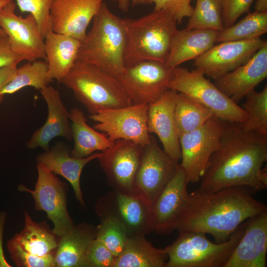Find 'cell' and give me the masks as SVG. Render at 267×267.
<instances>
[{
	"label": "cell",
	"instance_id": "6da1fadb",
	"mask_svg": "<svg viewBox=\"0 0 267 267\" xmlns=\"http://www.w3.org/2000/svg\"><path fill=\"white\" fill-rule=\"evenodd\" d=\"M267 136L245 131L240 123L226 121L218 149L200 179L199 193L242 186L253 193L267 188Z\"/></svg>",
	"mask_w": 267,
	"mask_h": 267
},
{
	"label": "cell",
	"instance_id": "7a4b0ae2",
	"mask_svg": "<svg viewBox=\"0 0 267 267\" xmlns=\"http://www.w3.org/2000/svg\"><path fill=\"white\" fill-rule=\"evenodd\" d=\"M246 187H226L214 192L189 193L176 230L209 234L215 242L228 240L249 218L267 211Z\"/></svg>",
	"mask_w": 267,
	"mask_h": 267
},
{
	"label": "cell",
	"instance_id": "3957f363",
	"mask_svg": "<svg viewBox=\"0 0 267 267\" xmlns=\"http://www.w3.org/2000/svg\"><path fill=\"white\" fill-rule=\"evenodd\" d=\"M92 21L90 31L81 42L77 60L117 78L126 67V38L122 18L112 13L104 2Z\"/></svg>",
	"mask_w": 267,
	"mask_h": 267
},
{
	"label": "cell",
	"instance_id": "277c9868",
	"mask_svg": "<svg viewBox=\"0 0 267 267\" xmlns=\"http://www.w3.org/2000/svg\"><path fill=\"white\" fill-rule=\"evenodd\" d=\"M126 44V66L145 61L165 63L177 22L165 10L153 11L137 19L122 18Z\"/></svg>",
	"mask_w": 267,
	"mask_h": 267
},
{
	"label": "cell",
	"instance_id": "5b68a950",
	"mask_svg": "<svg viewBox=\"0 0 267 267\" xmlns=\"http://www.w3.org/2000/svg\"><path fill=\"white\" fill-rule=\"evenodd\" d=\"M60 83L71 90L90 115L133 104L117 78L77 59Z\"/></svg>",
	"mask_w": 267,
	"mask_h": 267
},
{
	"label": "cell",
	"instance_id": "8992f818",
	"mask_svg": "<svg viewBox=\"0 0 267 267\" xmlns=\"http://www.w3.org/2000/svg\"><path fill=\"white\" fill-rule=\"evenodd\" d=\"M245 222L221 243L211 241L203 233L178 232L177 239L165 248L166 267H224L244 233Z\"/></svg>",
	"mask_w": 267,
	"mask_h": 267
},
{
	"label": "cell",
	"instance_id": "52a82bcc",
	"mask_svg": "<svg viewBox=\"0 0 267 267\" xmlns=\"http://www.w3.org/2000/svg\"><path fill=\"white\" fill-rule=\"evenodd\" d=\"M168 87L195 99L223 121L242 123L247 119L243 109L206 79L204 73L197 68L191 71L179 66L174 68Z\"/></svg>",
	"mask_w": 267,
	"mask_h": 267
},
{
	"label": "cell",
	"instance_id": "ba28073f",
	"mask_svg": "<svg viewBox=\"0 0 267 267\" xmlns=\"http://www.w3.org/2000/svg\"><path fill=\"white\" fill-rule=\"evenodd\" d=\"M226 121L213 116L201 127L179 136L182 167L187 183L200 181L219 147Z\"/></svg>",
	"mask_w": 267,
	"mask_h": 267
},
{
	"label": "cell",
	"instance_id": "9c48e42d",
	"mask_svg": "<svg viewBox=\"0 0 267 267\" xmlns=\"http://www.w3.org/2000/svg\"><path fill=\"white\" fill-rule=\"evenodd\" d=\"M94 209L100 219L118 222L129 237L145 236L152 231L151 207L138 195L113 189L98 199Z\"/></svg>",
	"mask_w": 267,
	"mask_h": 267
},
{
	"label": "cell",
	"instance_id": "30bf717a",
	"mask_svg": "<svg viewBox=\"0 0 267 267\" xmlns=\"http://www.w3.org/2000/svg\"><path fill=\"white\" fill-rule=\"evenodd\" d=\"M179 166L160 147L155 137L150 134L149 143L142 146L140 163L135 178L137 195L152 207Z\"/></svg>",
	"mask_w": 267,
	"mask_h": 267
},
{
	"label": "cell",
	"instance_id": "8fae6325",
	"mask_svg": "<svg viewBox=\"0 0 267 267\" xmlns=\"http://www.w3.org/2000/svg\"><path fill=\"white\" fill-rule=\"evenodd\" d=\"M173 70L164 62L145 61L126 66L117 79L133 104H149L169 89Z\"/></svg>",
	"mask_w": 267,
	"mask_h": 267
},
{
	"label": "cell",
	"instance_id": "7c38bea8",
	"mask_svg": "<svg viewBox=\"0 0 267 267\" xmlns=\"http://www.w3.org/2000/svg\"><path fill=\"white\" fill-rule=\"evenodd\" d=\"M148 109V104H132L103 110L89 118L97 122L93 128L104 134L112 143L125 139L144 146L150 141Z\"/></svg>",
	"mask_w": 267,
	"mask_h": 267
},
{
	"label": "cell",
	"instance_id": "4fadbf2b",
	"mask_svg": "<svg viewBox=\"0 0 267 267\" xmlns=\"http://www.w3.org/2000/svg\"><path fill=\"white\" fill-rule=\"evenodd\" d=\"M37 168L38 177L35 190L23 185L18 189L31 194L36 209L46 212L54 224L53 231L60 237L75 226L67 210L66 186L42 164L38 163Z\"/></svg>",
	"mask_w": 267,
	"mask_h": 267
},
{
	"label": "cell",
	"instance_id": "5bb4252c",
	"mask_svg": "<svg viewBox=\"0 0 267 267\" xmlns=\"http://www.w3.org/2000/svg\"><path fill=\"white\" fill-rule=\"evenodd\" d=\"M14 0L0 9V28L7 37L13 51L23 61L32 62L46 60L44 39L35 17L29 14L23 17L15 12Z\"/></svg>",
	"mask_w": 267,
	"mask_h": 267
},
{
	"label": "cell",
	"instance_id": "9a60e30c",
	"mask_svg": "<svg viewBox=\"0 0 267 267\" xmlns=\"http://www.w3.org/2000/svg\"><path fill=\"white\" fill-rule=\"evenodd\" d=\"M141 150L142 146L132 141L118 139L101 152L97 159L113 189L137 195L134 181Z\"/></svg>",
	"mask_w": 267,
	"mask_h": 267
},
{
	"label": "cell",
	"instance_id": "2e32d148",
	"mask_svg": "<svg viewBox=\"0 0 267 267\" xmlns=\"http://www.w3.org/2000/svg\"><path fill=\"white\" fill-rule=\"evenodd\" d=\"M266 42L256 38L219 43L196 58L194 65L216 80L248 61Z\"/></svg>",
	"mask_w": 267,
	"mask_h": 267
},
{
	"label": "cell",
	"instance_id": "e0dca14e",
	"mask_svg": "<svg viewBox=\"0 0 267 267\" xmlns=\"http://www.w3.org/2000/svg\"><path fill=\"white\" fill-rule=\"evenodd\" d=\"M187 184L184 172L179 164L151 207L152 231L167 235L176 230L188 199Z\"/></svg>",
	"mask_w": 267,
	"mask_h": 267
},
{
	"label": "cell",
	"instance_id": "ac0fdd59",
	"mask_svg": "<svg viewBox=\"0 0 267 267\" xmlns=\"http://www.w3.org/2000/svg\"><path fill=\"white\" fill-rule=\"evenodd\" d=\"M104 0H53L50 7L53 31L83 41Z\"/></svg>",
	"mask_w": 267,
	"mask_h": 267
},
{
	"label": "cell",
	"instance_id": "d6986e66",
	"mask_svg": "<svg viewBox=\"0 0 267 267\" xmlns=\"http://www.w3.org/2000/svg\"><path fill=\"white\" fill-rule=\"evenodd\" d=\"M267 211L245 222L244 232L224 267H266Z\"/></svg>",
	"mask_w": 267,
	"mask_h": 267
},
{
	"label": "cell",
	"instance_id": "ffe728a7",
	"mask_svg": "<svg viewBox=\"0 0 267 267\" xmlns=\"http://www.w3.org/2000/svg\"><path fill=\"white\" fill-rule=\"evenodd\" d=\"M267 77L266 41L248 61L215 80V85L237 104Z\"/></svg>",
	"mask_w": 267,
	"mask_h": 267
},
{
	"label": "cell",
	"instance_id": "44dd1931",
	"mask_svg": "<svg viewBox=\"0 0 267 267\" xmlns=\"http://www.w3.org/2000/svg\"><path fill=\"white\" fill-rule=\"evenodd\" d=\"M178 92L168 89L157 101L148 104L147 129L156 134L163 150L176 162L181 159V150L174 117Z\"/></svg>",
	"mask_w": 267,
	"mask_h": 267
},
{
	"label": "cell",
	"instance_id": "7402d4cb",
	"mask_svg": "<svg viewBox=\"0 0 267 267\" xmlns=\"http://www.w3.org/2000/svg\"><path fill=\"white\" fill-rule=\"evenodd\" d=\"M40 91L47 105V117L45 123L33 133L26 145L30 149L42 147L47 151L49 142L56 137L62 136L71 140L72 129L69 124V112L59 91L48 85Z\"/></svg>",
	"mask_w": 267,
	"mask_h": 267
},
{
	"label": "cell",
	"instance_id": "603a6c76",
	"mask_svg": "<svg viewBox=\"0 0 267 267\" xmlns=\"http://www.w3.org/2000/svg\"><path fill=\"white\" fill-rule=\"evenodd\" d=\"M101 154V152L94 153L86 157L75 158L71 155L64 143L58 142L51 149L39 155L37 161L54 174L66 178L72 186L77 200L85 206L80 186L81 175L84 167Z\"/></svg>",
	"mask_w": 267,
	"mask_h": 267
},
{
	"label": "cell",
	"instance_id": "cb8c5ba5",
	"mask_svg": "<svg viewBox=\"0 0 267 267\" xmlns=\"http://www.w3.org/2000/svg\"><path fill=\"white\" fill-rule=\"evenodd\" d=\"M220 31L210 29L178 30L171 42L166 64L175 68L195 59L216 43Z\"/></svg>",
	"mask_w": 267,
	"mask_h": 267
},
{
	"label": "cell",
	"instance_id": "d4e9b609",
	"mask_svg": "<svg viewBox=\"0 0 267 267\" xmlns=\"http://www.w3.org/2000/svg\"><path fill=\"white\" fill-rule=\"evenodd\" d=\"M96 236V227L87 223L75 225L59 237L54 253L55 267H88V249Z\"/></svg>",
	"mask_w": 267,
	"mask_h": 267
},
{
	"label": "cell",
	"instance_id": "484cf974",
	"mask_svg": "<svg viewBox=\"0 0 267 267\" xmlns=\"http://www.w3.org/2000/svg\"><path fill=\"white\" fill-rule=\"evenodd\" d=\"M44 41L47 76L58 82L67 75L77 59L81 41L69 35L51 31Z\"/></svg>",
	"mask_w": 267,
	"mask_h": 267
},
{
	"label": "cell",
	"instance_id": "4316f807",
	"mask_svg": "<svg viewBox=\"0 0 267 267\" xmlns=\"http://www.w3.org/2000/svg\"><path fill=\"white\" fill-rule=\"evenodd\" d=\"M72 123V138L74 147L70 152L72 156L84 158L96 151H103L111 147L113 143L104 134L89 126L83 112L77 107L69 112Z\"/></svg>",
	"mask_w": 267,
	"mask_h": 267
},
{
	"label": "cell",
	"instance_id": "83f0119b",
	"mask_svg": "<svg viewBox=\"0 0 267 267\" xmlns=\"http://www.w3.org/2000/svg\"><path fill=\"white\" fill-rule=\"evenodd\" d=\"M145 237L130 236L112 267H166L168 255L165 248L155 247Z\"/></svg>",
	"mask_w": 267,
	"mask_h": 267
},
{
	"label": "cell",
	"instance_id": "f1b7e54d",
	"mask_svg": "<svg viewBox=\"0 0 267 267\" xmlns=\"http://www.w3.org/2000/svg\"><path fill=\"white\" fill-rule=\"evenodd\" d=\"M25 226L19 233L12 238L25 251L32 254L44 256L54 254L59 237L45 222H34L27 212H25Z\"/></svg>",
	"mask_w": 267,
	"mask_h": 267
},
{
	"label": "cell",
	"instance_id": "f546056e",
	"mask_svg": "<svg viewBox=\"0 0 267 267\" xmlns=\"http://www.w3.org/2000/svg\"><path fill=\"white\" fill-rule=\"evenodd\" d=\"M213 116V114L201 103L178 92L174 117L178 137L201 127Z\"/></svg>",
	"mask_w": 267,
	"mask_h": 267
},
{
	"label": "cell",
	"instance_id": "4dcf8cb0",
	"mask_svg": "<svg viewBox=\"0 0 267 267\" xmlns=\"http://www.w3.org/2000/svg\"><path fill=\"white\" fill-rule=\"evenodd\" d=\"M46 61L38 60L27 62L17 68L13 79L0 91V102L4 95L16 92L26 87H32L39 90L52 82L47 76Z\"/></svg>",
	"mask_w": 267,
	"mask_h": 267
},
{
	"label": "cell",
	"instance_id": "1f68e13d",
	"mask_svg": "<svg viewBox=\"0 0 267 267\" xmlns=\"http://www.w3.org/2000/svg\"><path fill=\"white\" fill-rule=\"evenodd\" d=\"M267 32V12L248 13L242 20L219 32L216 43L261 38Z\"/></svg>",
	"mask_w": 267,
	"mask_h": 267
},
{
	"label": "cell",
	"instance_id": "d6a6232c",
	"mask_svg": "<svg viewBox=\"0 0 267 267\" xmlns=\"http://www.w3.org/2000/svg\"><path fill=\"white\" fill-rule=\"evenodd\" d=\"M241 107L247 115V120L240 123L246 132L267 136V86L259 92L254 89L245 96Z\"/></svg>",
	"mask_w": 267,
	"mask_h": 267
},
{
	"label": "cell",
	"instance_id": "836d02e7",
	"mask_svg": "<svg viewBox=\"0 0 267 267\" xmlns=\"http://www.w3.org/2000/svg\"><path fill=\"white\" fill-rule=\"evenodd\" d=\"M222 9L221 0H196L186 28L222 31Z\"/></svg>",
	"mask_w": 267,
	"mask_h": 267
},
{
	"label": "cell",
	"instance_id": "e575fe53",
	"mask_svg": "<svg viewBox=\"0 0 267 267\" xmlns=\"http://www.w3.org/2000/svg\"><path fill=\"white\" fill-rule=\"evenodd\" d=\"M96 238L101 241L115 256L124 250L129 237L125 228L113 219L103 218L96 227Z\"/></svg>",
	"mask_w": 267,
	"mask_h": 267
},
{
	"label": "cell",
	"instance_id": "d590c367",
	"mask_svg": "<svg viewBox=\"0 0 267 267\" xmlns=\"http://www.w3.org/2000/svg\"><path fill=\"white\" fill-rule=\"evenodd\" d=\"M22 12H29L36 19L44 39L52 30L50 7L53 0H14Z\"/></svg>",
	"mask_w": 267,
	"mask_h": 267
},
{
	"label": "cell",
	"instance_id": "8d00e7d4",
	"mask_svg": "<svg viewBox=\"0 0 267 267\" xmlns=\"http://www.w3.org/2000/svg\"><path fill=\"white\" fill-rule=\"evenodd\" d=\"M11 259L20 267H55L54 254L39 256L24 250L12 238L7 243Z\"/></svg>",
	"mask_w": 267,
	"mask_h": 267
},
{
	"label": "cell",
	"instance_id": "74e56055",
	"mask_svg": "<svg viewBox=\"0 0 267 267\" xmlns=\"http://www.w3.org/2000/svg\"><path fill=\"white\" fill-rule=\"evenodd\" d=\"M149 4L155 5L154 11L165 10L180 23L185 17H189L193 10L192 0H148Z\"/></svg>",
	"mask_w": 267,
	"mask_h": 267
},
{
	"label": "cell",
	"instance_id": "f35d334b",
	"mask_svg": "<svg viewBox=\"0 0 267 267\" xmlns=\"http://www.w3.org/2000/svg\"><path fill=\"white\" fill-rule=\"evenodd\" d=\"M115 256L96 238L92 240L87 254L88 267H112Z\"/></svg>",
	"mask_w": 267,
	"mask_h": 267
},
{
	"label": "cell",
	"instance_id": "ab89813d",
	"mask_svg": "<svg viewBox=\"0 0 267 267\" xmlns=\"http://www.w3.org/2000/svg\"><path fill=\"white\" fill-rule=\"evenodd\" d=\"M255 0H221L222 16L224 28L234 24L242 14L249 13Z\"/></svg>",
	"mask_w": 267,
	"mask_h": 267
},
{
	"label": "cell",
	"instance_id": "60d3db41",
	"mask_svg": "<svg viewBox=\"0 0 267 267\" xmlns=\"http://www.w3.org/2000/svg\"><path fill=\"white\" fill-rule=\"evenodd\" d=\"M23 61L12 50L6 35H0V69Z\"/></svg>",
	"mask_w": 267,
	"mask_h": 267
},
{
	"label": "cell",
	"instance_id": "b9f144b4",
	"mask_svg": "<svg viewBox=\"0 0 267 267\" xmlns=\"http://www.w3.org/2000/svg\"><path fill=\"white\" fill-rule=\"evenodd\" d=\"M18 64H12L0 69V91L14 77Z\"/></svg>",
	"mask_w": 267,
	"mask_h": 267
},
{
	"label": "cell",
	"instance_id": "7bdbcfd3",
	"mask_svg": "<svg viewBox=\"0 0 267 267\" xmlns=\"http://www.w3.org/2000/svg\"><path fill=\"white\" fill-rule=\"evenodd\" d=\"M7 218V214L4 212L0 213V267H10L5 258L2 247V239L4 226Z\"/></svg>",
	"mask_w": 267,
	"mask_h": 267
},
{
	"label": "cell",
	"instance_id": "ee69618b",
	"mask_svg": "<svg viewBox=\"0 0 267 267\" xmlns=\"http://www.w3.org/2000/svg\"><path fill=\"white\" fill-rule=\"evenodd\" d=\"M116 2L121 10L127 12L129 8L130 3L133 5L149 4L148 0H112Z\"/></svg>",
	"mask_w": 267,
	"mask_h": 267
},
{
	"label": "cell",
	"instance_id": "f6af8a7d",
	"mask_svg": "<svg viewBox=\"0 0 267 267\" xmlns=\"http://www.w3.org/2000/svg\"><path fill=\"white\" fill-rule=\"evenodd\" d=\"M255 11L267 12V0H257L255 5Z\"/></svg>",
	"mask_w": 267,
	"mask_h": 267
},
{
	"label": "cell",
	"instance_id": "bcb514c9",
	"mask_svg": "<svg viewBox=\"0 0 267 267\" xmlns=\"http://www.w3.org/2000/svg\"><path fill=\"white\" fill-rule=\"evenodd\" d=\"M14 0H0V9L9 2ZM0 35H6L4 31L0 28Z\"/></svg>",
	"mask_w": 267,
	"mask_h": 267
}]
</instances>
